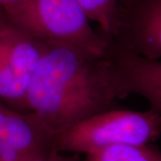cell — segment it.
Instances as JSON below:
<instances>
[{"mask_svg": "<svg viewBox=\"0 0 161 161\" xmlns=\"http://www.w3.org/2000/svg\"><path fill=\"white\" fill-rule=\"evenodd\" d=\"M120 98L110 53L98 58L43 42L27 90L26 112L38 115L58 136L80 121L110 109Z\"/></svg>", "mask_w": 161, "mask_h": 161, "instance_id": "obj_1", "label": "cell"}, {"mask_svg": "<svg viewBox=\"0 0 161 161\" xmlns=\"http://www.w3.org/2000/svg\"><path fill=\"white\" fill-rule=\"evenodd\" d=\"M1 9L9 22L42 42L98 58L111 51L107 36L94 31L76 0H18Z\"/></svg>", "mask_w": 161, "mask_h": 161, "instance_id": "obj_2", "label": "cell"}, {"mask_svg": "<svg viewBox=\"0 0 161 161\" xmlns=\"http://www.w3.org/2000/svg\"><path fill=\"white\" fill-rule=\"evenodd\" d=\"M160 134L161 115L153 109L139 112L110 108L60 133L55 149L80 155L114 144H150Z\"/></svg>", "mask_w": 161, "mask_h": 161, "instance_id": "obj_3", "label": "cell"}, {"mask_svg": "<svg viewBox=\"0 0 161 161\" xmlns=\"http://www.w3.org/2000/svg\"><path fill=\"white\" fill-rule=\"evenodd\" d=\"M110 57L121 98L141 95L161 115V60L144 58L123 46L111 48Z\"/></svg>", "mask_w": 161, "mask_h": 161, "instance_id": "obj_4", "label": "cell"}, {"mask_svg": "<svg viewBox=\"0 0 161 161\" xmlns=\"http://www.w3.org/2000/svg\"><path fill=\"white\" fill-rule=\"evenodd\" d=\"M57 135L38 115L11 108L0 142L31 159L46 157L55 149Z\"/></svg>", "mask_w": 161, "mask_h": 161, "instance_id": "obj_5", "label": "cell"}, {"mask_svg": "<svg viewBox=\"0 0 161 161\" xmlns=\"http://www.w3.org/2000/svg\"><path fill=\"white\" fill-rule=\"evenodd\" d=\"M127 48L150 59L161 58V0H140L127 23Z\"/></svg>", "mask_w": 161, "mask_h": 161, "instance_id": "obj_6", "label": "cell"}, {"mask_svg": "<svg viewBox=\"0 0 161 161\" xmlns=\"http://www.w3.org/2000/svg\"><path fill=\"white\" fill-rule=\"evenodd\" d=\"M43 42L0 14V55L21 75L31 80L40 62Z\"/></svg>", "mask_w": 161, "mask_h": 161, "instance_id": "obj_7", "label": "cell"}, {"mask_svg": "<svg viewBox=\"0 0 161 161\" xmlns=\"http://www.w3.org/2000/svg\"><path fill=\"white\" fill-rule=\"evenodd\" d=\"M82 161H161V152L149 144H114L88 152Z\"/></svg>", "mask_w": 161, "mask_h": 161, "instance_id": "obj_8", "label": "cell"}, {"mask_svg": "<svg viewBox=\"0 0 161 161\" xmlns=\"http://www.w3.org/2000/svg\"><path fill=\"white\" fill-rule=\"evenodd\" d=\"M30 80L21 75L0 55V100L13 109L26 112Z\"/></svg>", "mask_w": 161, "mask_h": 161, "instance_id": "obj_9", "label": "cell"}, {"mask_svg": "<svg viewBox=\"0 0 161 161\" xmlns=\"http://www.w3.org/2000/svg\"><path fill=\"white\" fill-rule=\"evenodd\" d=\"M90 21L99 26L105 36H116L121 29L122 16L116 0H76Z\"/></svg>", "mask_w": 161, "mask_h": 161, "instance_id": "obj_10", "label": "cell"}, {"mask_svg": "<svg viewBox=\"0 0 161 161\" xmlns=\"http://www.w3.org/2000/svg\"><path fill=\"white\" fill-rule=\"evenodd\" d=\"M27 156L12 148L11 146L0 142V161H32Z\"/></svg>", "mask_w": 161, "mask_h": 161, "instance_id": "obj_11", "label": "cell"}, {"mask_svg": "<svg viewBox=\"0 0 161 161\" xmlns=\"http://www.w3.org/2000/svg\"><path fill=\"white\" fill-rule=\"evenodd\" d=\"M32 161H80V156L75 153L69 156L64 155L62 152L58 151L56 149H53L46 157Z\"/></svg>", "mask_w": 161, "mask_h": 161, "instance_id": "obj_12", "label": "cell"}, {"mask_svg": "<svg viewBox=\"0 0 161 161\" xmlns=\"http://www.w3.org/2000/svg\"><path fill=\"white\" fill-rule=\"evenodd\" d=\"M10 110H11V108H9L6 104L4 103L2 100H0V141L2 139L3 133L5 131L6 121H7V117H8Z\"/></svg>", "mask_w": 161, "mask_h": 161, "instance_id": "obj_13", "label": "cell"}, {"mask_svg": "<svg viewBox=\"0 0 161 161\" xmlns=\"http://www.w3.org/2000/svg\"><path fill=\"white\" fill-rule=\"evenodd\" d=\"M18 0H0V7H4V6H7V5H10L12 3H14Z\"/></svg>", "mask_w": 161, "mask_h": 161, "instance_id": "obj_14", "label": "cell"}, {"mask_svg": "<svg viewBox=\"0 0 161 161\" xmlns=\"http://www.w3.org/2000/svg\"><path fill=\"white\" fill-rule=\"evenodd\" d=\"M1 13H2V9H1V7H0V14H1Z\"/></svg>", "mask_w": 161, "mask_h": 161, "instance_id": "obj_15", "label": "cell"}]
</instances>
